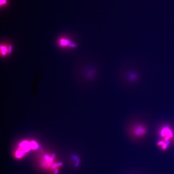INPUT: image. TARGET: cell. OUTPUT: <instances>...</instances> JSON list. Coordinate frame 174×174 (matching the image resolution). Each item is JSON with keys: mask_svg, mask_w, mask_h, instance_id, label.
<instances>
[{"mask_svg": "<svg viewBox=\"0 0 174 174\" xmlns=\"http://www.w3.org/2000/svg\"><path fill=\"white\" fill-rule=\"evenodd\" d=\"M12 48L11 45L7 46L6 45H1V53L3 56L7 54L11 53Z\"/></svg>", "mask_w": 174, "mask_h": 174, "instance_id": "277c9868", "label": "cell"}, {"mask_svg": "<svg viewBox=\"0 0 174 174\" xmlns=\"http://www.w3.org/2000/svg\"><path fill=\"white\" fill-rule=\"evenodd\" d=\"M30 147L33 148H35L37 147V145L35 142H33L30 144Z\"/></svg>", "mask_w": 174, "mask_h": 174, "instance_id": "8992f818", "label": "cell"}, {"mask_svg": "<svg viewBox=\"0 0 174 174\" xmlns=\"http://www.w3.org/2000/svg\"><path fill=\"white\" fill-rule=\"evenodd\" d=\"M126 131L129 136L134 138L141 137L146 132L145 128L139 124H132L127 126Z\"/></svg>", "mask_w": 174, "mask_h": 174, "instance_id": "6da1fadb", "label": "cell"}, {"mask_svg": "<svg viewBox=\"0 0 174 174\" xmlns=\"http://www.w3.org/2000/svg\"><path fill=\"white\" fill-rule=\"evenodd\" d=\"M59 45L63 47H69L74 48L75 47L76 45L72 43L70 40L68 38H62L60 39L59 42Z\"/></svg>", "mask_w": 174, "mask_h": 174, "instance_id": "3957f363", "label": "cell"}, {"mask_svg": "<svg viewBox=\"0 0 174 174\" xmlns=\"http://www.w3.org/2000/svg\"><path fill=\"white\" fill-rule=\"evenodd\" d=\"M6 0H1V5L5 4L6 3Z\"/></svg>", "mask_w": 174, "mask_h": 174, "instance_id": "52a82bcc", "label": "cell"}, {"mask_svg": "<svg viewBox=\"0 0 174 174\" xmlns=\"http://www.w3.org/2000/svg\"><path fill=\"white\" fill-rule=\"evenodd\" d=\"M22 146L25 151H28L30 147V144H28L27 142H25L23 143Z\"/></svg>", "mask_w": 174, "mask_h": 174, "instance_id": "5b68a950", "label": "cell"}, {"mask_svg": "<svg viewBox=\"0 0 174 174\" xmlns=\"http://www.w3.org/2000/svg\"><path fill=\"white\" fill-rule=\"evenodd\" d=\"M139 70H134L130 71L128 73L127 77L128 80L130 83H134L140 79L141 73Z\"/></svg>", "mask_w": 174, "mask_h": 174, "instance_id": "7a4b0ae2", "label": "cell"}]
</instances>
